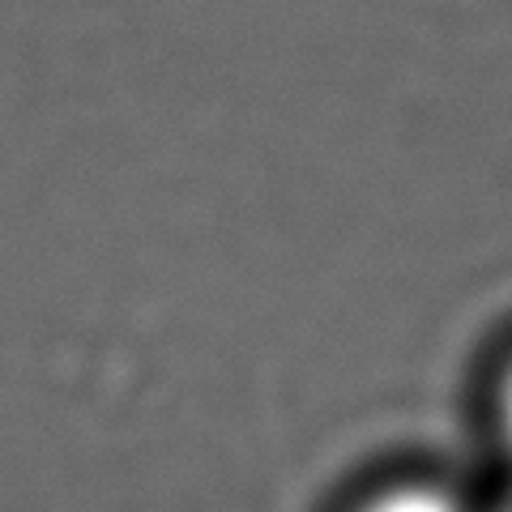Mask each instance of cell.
I'll return each mask as SVG.
<instances>
[{
  "label": "cell",
  "instance_id": "cell-1",
  "mask_svg": "<svg viewBox=\"0 0 512 512\" xmlns=\"http://www.w3.org/2000/svg\"><path fill=\"white\" fill-rule=\"evenodd\" d=\"M363 512H461V504L436 487H393Z\"/></svg>",
  "mask_w": 512,
  "mask_h": 512
},
{
  "label": "cell",
  "instance_id": "cell-2",
  "mask_svg": "<svg viewBox=\"0 0 512 512\" xmlns=\"http://www.w3.org/2000/svg\"><path fill=\"white\" fill-rule=\"evenodd\" d=\"M504 431H508V448H512V376L504 384Z\"/></svg>",
  "mask_w": 512,
  "mask_h": 512
}]
</instances>
